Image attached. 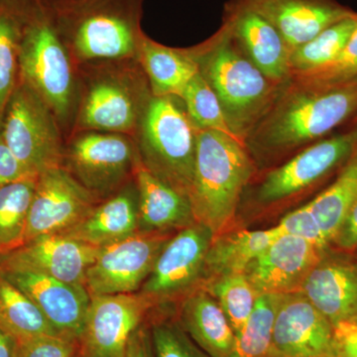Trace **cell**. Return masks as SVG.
<instances>
[{
    "label": "cell",
    "instance_id": "cell-1",
    "mask_svg": "<svg viewBox=\"0 0 357 357\" xmlns=\"http://www.w3.org/2000/svg\"><path fill=\"white\" fill-rule=\"evenodd\" d=\"M357 121V79L337 84L290 79L245 140L256 166L286 158Z\"/></svg>",
    "mask_w": 357,
    "mask_h": 357
},
{
    "label": "cell",
    "instance_id": "cell-2",
    "mask_svg": "<svg viewBox=\"0 0 357 357\" xmlns=\"http://www.w3.org/2000/svg\"><path fill=\"white\" fill-rule=\"evenodd\" d=\"M188 52L217 95L230 130L245 144L285 84L268 79L239 48L225 25Z\"/></svg>",
    "mask_w": 357,
    "mask_h": 357
},
{
    "label": "cell",
    "instance_id": "cell-3",
    "mask_svg": "<svg viewBox=\"0 0 357 357\" xmlns=\"http://www.w3.org/2000/svg\"><path fill=\"white\" fill-rule=\"evenodd\" d=\"M257 171L245 145L218 131L197 128L196 159L189 199L196 222L215 236L236 218Z\"/></svg>",
    "mask_w": 357,
    "mask_h": 357
},
{
    "label": "cell",
    "instance_id": "cell-4",
    "mask_svg": "<svg viewBox=\"0 0 357 357\" xmlns=\"http://www.w3.org/2000/svg\"><path fill=\"white\" fill-rule=\"evenodd\" d=\"M141 163L162 182L189 198L196 159L197 128L175 96L149 100L142 123Z\"/></svg>",
    "mask_w": 357,
    "mask_h": 357
},
{
    "label": "cell",
    "instance_id": "cell-5",
    "mask_svg": "<svg viewBox=\"0 0 357 357\" xmlns=\"http://www.w3.org/2000/svg\"><path fill=\"white\" fill-rule=\"evenodd\" d=\"M20 79L36 91L54 115L69 112L74 79L62 37L42 0H31L20 52Z\"/></svg>",
    "mask_w": 357,
    "mask_h": 357
},
{
    "label": "cell",
    "instance_id": "cell-6",
    "mask_svg": "<svg viewBox=\"0 0 357 357\" xmlns=\"http://www.w3.org/2000/svg\"><path fill=\"white\" fill-rule=\"evenodd\" d=\"M50 107L24 82H18L0 121V135L32 175L61 166L60 136Z\"/></svg>",
    "mask_w": 357,
    "mask_h": 357
},
{
    "label": "cell",
    "instance_id": "cell-7",
    "mask_svg": "<svg viewBox=\"0 0 357 357\" xmlns=\"http://www.w3.org/2000/svg\"><path fill=\"white\" fill-rule=\"evenodd\" d=\"M356 143L354 126L305 148L259 178L252 190L253 201L261 206H271L297 198L344 166Z\"/></svg>",
    "mask_w": 357,
    "mask_h": 357
},
{
    "label": "cell",
    "instance_id": "cell-8",
    "mask_svg": "<svg viewBox=\"0 0 357 357\" xmlns=\"http://www.w3.org/2000/svg\"><path fill=\"white\" fill-rule=\"evenodd\" d=\"M213 237V231L199 222L178 230L164 245L139 293L155 306L201 287Z\"/></svg>",
    "mask_w": 357,
    "mask_h": 357
},
{
    "label": "cell",
    "instance_id": "cell-9",
    "mask_svg": "<svg viewBox=\"0 0 357 357\" xmlns=\"http://www.w3.org/2000/svg\"><path fill=\"white\" fill-rule=\"evenodd\" d=\"M170 234L138 231L100 248L89 267L84 286L91 296L136 293L151 273Z\"/></svg>",
    "mask_w": 357,
    "mask_h": 357
},
{
    "label": "cell",
    "instance_id": "cell-10",
    "mask_svg": "<svg viewBox=\"0 0 357 357\" xmlns=\"http://www.w3.org/2000/svg\"><path fill=\"white\" fill-rule=\"evenodd\" d=\"M95 206V194L63 167L39 174L28 213L25 243L44 234H62Z\"/></svg>",
    "mask_w": 357,
    "mask_h": 357
},
{
    "label": "cell",
    "instance_id": "cell-11",
    "mask_svg": "<svg viewBox=\"0 0 357 357\" xmlns=\"http://www.w3.org/2000/svg\"><path fill=\"white\" fill-rule=\"evenodd\" d=\"M151 307L139 292L91 296L79 340L86 357H126L129 338Z\"/></svg>",
    "mask_w": 357,
    "mask_h": 357
},
{
    "label": "cell",
    "instance_id": "cell-12",
    "mask_svg": "<svg viewBox=\"0 0 357 357\" xmlns=\"http://www.w3.org/2000/svg\"><path fill=\"white\" fill-rule=\"evenodd\" d=\"M335 356L333 325L301 292L280 295L269 357Z\"/></svg>",
    "mask_w": 357,
    "mask_h": 357
},
{
    "label": "cell",
    "instance_id": "cell-13",
    "mask_svg": "<svg viewBox=\"0 0 357 357\" xmlns=\"http://www.w3.org/2000/svg\"><path fill=\"white\" fill-rule=\"evenodd\" d=\"M0 272L36 305L59 335L81 340L91 303L86 286L26 270Z\"/></svg>",
    "mask_w": 357,
    "mask_h": 357
},
{
    "label": "cell",
    "instance_id": "cell-14",
    "mask_svg": "<svg viewBox=\"0 0 357 357\" xmlns=\"http://www.w3.org/2000/svg\"><path fill=\"white\" fill-rule=\"evenodd\" d=\"M324 252L305 239L282 234L249 263L244 275L259 295L300 292Z\"/></svg>",
    "mask_w": 357,
    "mask_h": 357
},
{
    "label": "cell",
    "instance_id": "cell-15",
    "mask_svg": "<svg viewBox=\"0 0 357 357\" xmlns=\"http://www.w3.org/2000/svg\"><path fill=\"white\" fill-rule=\"evenodd\" d=\"M100 248L63 234L35 237L13 252L0 255V270H26L84 285Z\"/></svg>",
    "mask_w": 357,
    "mask_h": 357
},
{
    "label": "cell",
    "instance_id": "cell-16",
    "mask_svg": "<svg viewBox=\"0 0 357 357\" xmlns=\"http://www.w3.org/2000/svg\"><path fill=\"white\" fill-rule=\"evenodd\" d=\"M222 24L268 79L278 84L290 82L291 50L269 21L237 0H229L225 4Z\"/></svg>",
    "mask_w": 357,
    "mask_h": 357
},
{
    "label": "cell",
    "instance_id": "cell-17",
    "mask_svg": "<svg viewBox=\"0 0 357 357\" xmlns=\"http://www.w3.org/2000/svg\"><path fill=\"white\" fill-rule=\"evenodd\" d=\"M276 28L291 52L356 13L335 0H237Z\"/></svg>",
    "mask_w": 357,
    "mask_h": 357
},
{
    "label": "cell",
    "instance_id": "cell-18",
    "mask_svg": "<svg viewBox=\"0 0 357 357\" xmlns=\"http://www.w3.org/2000/svg\"><path fill=\"white\" fill-rule=\"evenodd\" d=\"M69 161L73 175L95 194L114 189L126 177L133 153L123 136L91 133L75 141Z\"/></svg>",
    "mask_w": 357,
    "mask_h": 357
},
{
    "label": "cell",
    "instance_id": "cell-19",
    "mask_svg": "<svg viewBox=\"0 0 357 357\" xmlns=\"http://www.w3.org/2000/svg\"><path fill=\"white\" fill-rule=\"evenodd\" d=\"M300 292L332 325L357 314V258L324 252Z\"/></svg>",
    "mask_w": 357,
    "mask_h": 357
},
{
    "label": "cell",
    "instance_id": "cell-20",
    "mask_svg": "<svg viewBox=\"0 0 357 357\" xmlns=\"http://www.w3.org/2000/svg\"><path fill=\"white\" fill-rule=\"evenodd\" d=\"M136 188L139 206V231L170 234L196 223L191 202L185 195L162 182L135 162Z\"/></svg>",
    "mask_w": 357,
    "mask_h": 357
},
{
    "label": "cell",
    "instance_id": "cell-21",
    "mask_svg": "<svg viewBox=\"0 0 357 357\" xmlns=\"http://www.w3.org/2000/svg\"><path fill=\"white\" fill-rule=\"evenodd\" d=\"M139 231L137 188L126 189L96 206L63 236L103 248L134 236Z\"/></svg>",
    "mask_w": 357,
    "mask_h": 357
},
{
    "label": "cell",
    "instance_id": "cell-22",
    "mask_svg": "<svg viewBox=\"0 0 357 357\" xmlns=\"http://www.w3.org/2000/svg\"><path fill=\"white\" fill-rule=\"evenodd\" d=\"M178 325L211 357H227L236 335L215 298L203 288L183 298Z\"/></svg>",
    "mask_w": 357,
    "mask_h": 357
},
{
    "label": "cell",
    "instance_id": "cell-23",
    "mask_svg": "<svg viewBox=\"0 0 357 357\" xmlns=\"http://www.w3.org/2000/svg\"><path fill=\"white\" fill-rule=\"evenodd\" d=\"M281 234L278 225L266 230H237L218 234L206 253L201 287L218 277L244 273L249 263Z\"/></svg>",
    "mask_w": 357,
    "mask_h": 357
},
{
    "label": "cell",
    "instance_id": "cell-24",
    "mask_svg": "<svg viewBox=\"0 0 357 357\" xmlns=\"http://www.w3.org/2000/svg\"><path fill=\"white\" fill-rule=\"evenodd\" d=\"M138 47L154 96L180 98L199 72L189 52L169 48L143 35Z\"/></svg>",
    "mask_w": 357,
    "mask_h": 357
},
{
    "label": "cell",
    "instance_id": "cell-25",
    "mask_svg": "<svg viewBox=\"0 0 357 357\" xmlns=\"http://www.w3.org/2000/svg\"><path fill=\"white\" fill-rule=\"evenodd\" d=\"M31 0H0V121L20 82L21 39Z\"/></svg>",
    "mask_w": 357,
    "mask_h": 357
},
{
    "label": "cell",
    "instance_id": "cell-26",
    "mask_svg": "<svg viewBox=\"0 0 357 357\" xmlns=\"http://www.w3.org/2000/svg\"><path fill=\"white\" fill-rule=\"evenodd\" d=\"M135 121L132 98L119 84L103 82L89 91L82 112V122L86 128L128 132Z\"/></svg>",
    "mask_w": 357,
    "mask_h": 357
},
{
    "label": "cell",
    "instance_id": "cell-27",
    "mask_svg": "<svg viewBox=\"0 0 357 357\" xmlns=\"http://www.w3.org/2000/svg\"><path fill=\"white\" fill-rule=\"evenodd\" d=\"M0 331L13 337L17 344L43 335H60L36 305L1 272Z\"/></svg>",
    "mask_w": 357,
    "mask_h": 357
},
{
    "label": "cell",
    "instance_id": "cell-28",
    "mask_svg": "<svg viewBox=\"0 0 357 357\" xmlns=\"http://www.w3.org/2000/svg\"><path fill=\"white\" fill-rule=\"evenodd\" d=\"M357 197V143L340 169L337 178L325 191L307 203L328 243H333Z\"/></svg>",
    "mask_w": 357,
    "mask_h": 357
},
{
    "label": "cell",
    "instance_id": "cell-29",
    "mask_svg": "<svg viewBox=\"0 0 357 357\" xmlns=\"http://www.w3.org/2000/svg\"><path fill=\"white\" fill-rule=\"evenodd\" d=\"M37 177L0 188V255L13 252L25 243L28 213Z\"/></svg>",
    "mask_w": 357,
    "mask_h": 357
},
{
    "label": "cell",
    "instance_id": "cell-30",
    "mask_svg": "<svg viewBox=\"0 0 357 357\" xmlns=\"http://www.w3.org/2000/svg\"><path fill=\"white\" fill-rule=\"evenodd\" d=\"M356 27L357 13L330 26L307 43L291 52L292 76L319 69L335 60L344 50Z\"/></svg>",
    "mask_w": 357,
    "mask_h": 357
},
{
    "label": "cell",
    "instance_id": "cell-31",
    "mask_svg": "<svg viewBox=\"0 0 357 357\" xmlns=\"http://www.w3.org/2000/svg\"><path fill=\"white\" fill-rule=\"evenodd\" d=\"M201 288L217 301L236 335L248 323L259 297L244 273L218 277L206 282Z\"/></svg>",
    "mask_w": 357,
    "mask_h": 357
},
{
    "label": "cell",
    "instance_id": "cell-32",
    "mask_svg": "<svg viewBox=\"0 0 357 357\" xmlns=\"http://www.w3.org/2000/svg\"><path fill=\"white\" fill-rule=\"evenodd\" d=\"M279 299L280 295H259L250 318L237 333L234 349L227 357H269Z\"/></svg>",
    "mask_w": 357,
    "mask_h": 357
},
{
    "label": "cell",
    "instance_id": "cell-33",
    "mask_svg": "<svg viewBox=\"0 0 357 357\" xmlns=\"http://www.w3.org/2000/svg\"><path fill=\"white\" fill-rule=\"evenodd\" d=\"M178 98L197 128L218 131L243 144L230 130L217 95L201 73L192 77Z\"/></svg>",
    "mask_w": 357,
    "mask_h": 357
},
{
    "label": "cell",
    "instance_id": "cell-34",
    "mask_svg": "<svg viewBox=\"0 0 357 357\" xmlns=\"http://www.w3.org/2000/svg\"><path fill=\"white\" fill-rule=\"evenodd\" d=\"M291 79L316 84H337L357 79V27L335 60L319 69L294 75Z\"/></svg>",
    "mask_w": 357,
    "mask_h": 357
},
{
    "label": "cell",
    "instance_id": "cell-35",
    "mask_svg": "<svg viewBox=\"0 0 357 357\" xmlns=\"http://www.w3.org/2000/svg\"><path fill=\"white\" fill-rule=\"evenodd\" d=\"M150 335L155 357H211L176 321H156L150 328Z\"/></svg>",
    "mask_w": 357,
    "mask_h": 357
},
{
    "label": "cell",
    "instance_id": "cell-36",
    "mask_svg": "<svg viewBox=\"0 0 357 357\" xmlns=\"http://www.w3.org/2000/svg\"><path fill=\"white\" fill-rule=\"evenodd\" d=\"M278 227L282 234L300 237L321 250L326 251L331 245L307 204L286 215Z\"/></svg>",
    "mask_w": 357,
    "mask_h": 357
},
{
    "label": "cell",
    "instance_id": "cell-37",
    "mask_svg": "<svg viewBox=\"0 0 357 357\" xmlns=\"http://www.w3.org/2000/svg\"><path fill=\"white\" fill-rule=\"evenodd\" d=\"M76 342L61 335H43L17 344L15 357H72Z\"/></svg>",
    "mask_w": 357,
    "mask_h": 357
},
{
    "label": "cell",
    "instance_id": "cell-38",
    "mask_svg": "<svg viewBox=\"0 0 357 357\" xmlns=\"http://www.w3.org/2000/svg\"><path fill=\"white\" fill-rule=\"evenodd\" d=\"M333 347L337 357H357V314L333 326Z\"/></svg>",
    "mask_w": 357,
    "mask_h": 357
},
{
    "label": "cell",
    "instance_id": "cell-39",
    "mask_svg": "<svg viewBox=\"0 0 357 357\" xmlns=\"http://www.w3.org/2000/svg\"><path fill=\"white\" fill-rule=\"evenodd\" d=\"M30 177L37 176L32 175L14 156L0 135V188Z\"/></svg>",
    "mask_w": 357,
    "mask_h": 357
},
{
    "label": "cell",
    "instance_id": "cell-40",
    "mask_svg": "<svg viewBox=\"0 0 357 357\" xmlns=\"http://www.w3.org/2000/svg\"><path fill=\"white\" fill-rule=\"evenodd\" d=\"M345 252H351L357 245V197L349 208L333 243Z\"/></svg>",
    "mask_w": 357,
    "mask_h": 357
},
{
    "label": "cell",
    "instance_id": "cell-41",
    "mask_svg": "<svg viewBox=\"0 0 357 357\" xmlns=\"http://www.w3.org/2000/svg\"><path fill=\"white\" fill-rule=\"evenodd\" d=\"M126 357H155L151 335L145 326H140L129 338Z\"/></svg>",
    "mask_w": 357,
    "mask_h": 357
},
{
    "label": "cell",
    "instance_id": "cell-42",
    "mask_svg": "<svg viewBox=\"0 0 357 357\" xmlns=\"http://www.w3.org/2000/svg\"><path fill=\"white\" fill-rule=\"evenodd\" d=\"M17 342L0 331V357H15Z\"/></svg>",
    "mask_w": 357,
    "mask_h": 357
},
{
    "label": "cell",
    "instance_id": "cell-43",
    "mask_svg": "<svg viewBox=\"0 0 357 357\" xmlns=\"http://www.w3.org/2000/svg\"><path fill=\"white\" fill-rule=\"evenodd\" d=\"M309 357H337V356H309Z\"/></svg>",
    "mask_w": 357,
    "mask_h": 357
},
{
    "label": "cell",
    "instance_id": "cell-44",
    "mask_svg": "<svg viewBox=\"0 0 357 357\" xmlns=\"http://www.w3.org/2000/svg\"><path fill=\"white\" fill-rule=\"evenodd\" d=\"M354 251H356V252H357V245H356V249H354Z\"/></svg>",
    "mask_w": 357,
    "mask_h": 357
},
{
    "label": "cell",
    "instance_id": "cell-45",
    "mask_svg": "<svg viewBox=\"0 0 357 357\" xmlns=\"http://www.w3.org/2000/svg\"><path fill=\"white\" fill-rule=\"evenodd\" d=\"M356 126V128H357V122H356V126Z\"/></svg>",
    "mask_w": 357,
    "mask_h": 357
}]
</instances>
